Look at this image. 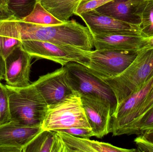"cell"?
Masks as SVG:
<instances>
[{
    "mask_svg": "<svg viewBox=\"0 0 153 152\" xmlns=\"http://www.w3.org/2000/svg\"><path fill=\"white\" fill-rule=\"evenodd\" d=\"M22 40H37L92 51L93 37L87 27L75 20L60 25H37L18 21Z\"/></svg>",
    "mask_w": 153,
    "mask_h": 152,
    "instance_id": "obj_1",
    "label": "cell"
},
{
    "mask_svg": "<svg viewBox=\"0 0 153 152\" xmlns=\"http://www.w3.org/2000/svg\"><path fill=\"white\" fill-rule=\"evenodd\" d=\"M9 95L10 121L27 127H41L48 105L32 84L23 87L5 85Z\"/></svg>",
    "mask_w": 153,
    "mask_h": 152,
    "instance_id": "obj_2",
    "label": "cell"
},
{
    "mask_svg": "<svg viewBox=\"0 0 153 152\" xmlns=\"http://www.w3.org/2000/svg\"><path fill=\"white\" fill-rule=\"evenodd\" d=\"M153 77V48L141 49L130 66L117 76L104 80L114 92L118 107ZM117 107V108H118Z\"/></svg>",
    "mask_w": 153,
    "mask_h": 152,
    "instance_id": "obj_3",
    "label": "cell"
},
{
    "mask_svg": "<svg viewBox=\"0 0 153 152\" xmlns=\"http://www.w3.org/2000/svg\"><path fill=\"white\" fill-rule=\"evenodd\" d=\"M64 67L73 91L80 96H94L108 102L111 106L113 117L117 109V101L107 82L81 63L72 62Z\"/></svg>",
    "mask_w": 153,
    "mask_h": 152,
    "instance_id": "obj_4",
    "label": "cell"
},
{
    "mask_svg": "<svg viewBox=\"0 0 153 152\" xmlns=\"http://www.w3.org/2000/svg\"><path fill=\"white\" fill-rule=\"evenodd\" d=\"M41 128L43 130H50L71 128L91 129L81 96L75 93L60 102L48 106Z\"/></svg>",
    "mask_w": 153,
    "mask_h": 152,
    "instance_id": "obj_5",
    "label": "cell"
},
{
    "mask_svg": "<svg viewBox=\"0 0 153 152\" xmlns=\"http://www.w3.org/2000/svg\"><path fill=\"white\" fill-rule=\"evenodd\" d=\"M138 51L108 49L88 51L89 62L85 66L102 79L112 78L130 66Z\"/></svg>",
    "mask_w": 153,
    "mask_h": 152,
    "instance_id": "obj_6",
    "label": "cell"
},
{
    "mask_svg": "<svg viewBox=\"0 0 153 152\" xmlns=\"http://www.w3.org/2000/svg\"><path fill=\"white\" fill-rule=\"evenodd\" d=\"M22 46L32 57L53 61L64 66L70 62L86 66L88 51L79 48L37 40H22Z\"/></svg>",
    "mask_w": 153,
    "mask_h": 152,
    "instance_id": "obj_7",
    "label": "cell"
},
{
    "mask_svg": "<svg viewBox=\"0 0 153 152\" xmlns=\"http://www.w3.org/2000/svg\"><path fill=\"white\" fill-rule=\"evenodd\" d=\"M31 84L48 106L56 104L75 93L69 83L64 66L39 77Z\"/></svg>",
    "mask_w": 153,
    "mask_h": 152,
    "instance_id": "obj_8",
    "label": "cell"
},
{
    "mask_svg": "<svg viewBox=\"0 0 153 152\" xmlns=\"http://www.w3.org/2000/svg\"><path fill=\"white\" fill-rule=\"evenodd\" d=\"M82 104L94 137L102 138L110 133L112 109L108 102L92 96H81Z\"/></svg>",
    "mask_w": 153,
    "mask_h": 152,
    "instance_id": "obj_9",
    "label": "cell"
},
{
    "mask_svg": "<svg viewBox=\"0 0 153 152\" xmlns=\"http://www.w3.org/2000/svg\"><path fill=\"white\" fill-rule=\"evenodd\" d=\"M32 58L21 45L15 48L5 58L4 79L7 85L12 87H23L30 84Z\"/></svg>",
    "mask_w": 153,
    "mask_h": 152,
    "instance_id": "obj_10",
    "label": "cell"
},
{
    "mask_svg": "<svg viewBox=\"0 0 153 152\" xmlns=\"http://www.w3.org/2000/svg\"><path fill=\"white\" fill-rule=\"evenodd\" d=\"M92 35L126 34L140 35V28L124 21L101 14L95 10L79 14Z\"/></svg>",
    "mask_w": 153,
    "mask_h": 152,
    "instance_id": "obj_11",
    "label": "cell"
},
{
    "mask_svg": "<svg viewBox=\"0 0 153 152\" xmlns=\"http://www.w3.org/2000/svg\"><path fill=\"white\" fill-rule=\"evenodd\" d=\"M149 0H112L95 9L97 12L139 27Z\"/></svg>",
    "mask_w": 153,
    "mask_h": 152,
    "instance_id": "obj_12",
    "label": "cell"
},
{
    "mask_svg": "<svg viewBox=\"0 0 153 152\" xmlns=\"http://www.w3.org/2000/svg\"><path fill=\"white\" fill-rule=\"evenodd\" d=\"M41 127L20 126L12 121L0 125V145L22 150L40 132Z\"/></svg>",
    "mask_w": 153,
    "mask_h": 152,
    "instance_id": "obj_13",
    "label": "cell"
},
{
    "mask_svg": "<svg viewBox=\"0 0 153 152\" xmlns=\"http://www.w3.org/2000/svg\"><path fill=\"white\" fill-rule=\"evenodd\" d=\"M95 50L138 51L144 38L140 35L126 34H102L92 35Z\"/></svg>",
    "mask_w": 153,
    "mask_h": 152,
    "instance_id": "obj_14",
    "label": "cell"
},
{
    "mask_svg": "<svg viewBox=\"0 0 153 152\" xmlns=\"http://www.w3.org/2000/svg\"><path fill=\"white\" fill-rule=\"evenodd\" d=\"M66 146V152H135V149H126L116 147L108 143L76 137L58 132Z\"/></svg>",
    "mask_w": 153,
    "mask_h": 152,
    "instance_id": "obj_15",
    "label": "cell"
},
{
    "mask_svg": "<svg viewBox=\"0 0 153 152\" xmlns=\"http://www.w3.org/2000/svg\"><path fill=\"white\" fill-rule=\"evenodd\" d=\"M23 152H66V149L58 131L43 130L24 147Z\"/></svg>",
    "mask_w": 153,
    "mask_h": 152,
    "instance_id": "obj_16",
    "label": "cell"
},
{
    "mask_svg": "<svg viewBox=\"0 0 153 152\" xmlns=\"http://www.w3.org/2000/svg\"><path fill=\"white\" fill-rule=\"evenodd\" d=\"M21 45L22 40L18 21H0V54L5 59L15 48Z\"/></svg>",
    "mask_w": 153,
    "mask_h": 152,
    "instance_id": "obj_17",
    "label": "cell"
},
{
    "mask_svg": "<svg viewBox=\"0 0 153 152\" xmlns=\"http://www.w3.org/2000/svg\"><path fill=\"white\" fill-rule=\"evenodd\" d=\"M82 0H38L43 7L56 18L63 22L74 14Z\"/></svg>",
    "mask_w": 153,
    "mask_h": 152,
    "instance_id": "obj_18",
    "label": "cell"
},
{
    "mask_svg": "<svg viewBox=\"0 0 153 152\" xmlns=\"http://www.w3.org/2000/svg\"><path fill=\"white\" fill-rule=\"evenodd\" d=\"M153 129V105L136 119L111 133L113 136L122 135H139Z\"/></svg>",
    "mask_w": 153,
    "mask_h": 152,
    "instance_id": "obj_19",
    "label": "cell"
},
{
    "mask_svg": "<svg viewBox=\"0 0 153 152\" xmlns=\"http://www.w3.org/2000/svg\"><path fill=\"white\" fill-rule=\"evenodd\" d=\"M21 21L43 26L60 25L65 22L56 18L39 2L32 12Z\"/></svg>",
    "mask_w": 153,
    "mask_h": 152,
    "instance_id": "obj_20",
    "label": "cell"
},
{
    "mask_svg": "<svg viewBox=\"0 0 153 152\" xmlns=\"http://www.w3.org/2000/svg\"><path fill=\"white\" fill-rule=\"evenodd\" d=\"M38 0H7V8L15 19L20 21L28 16Z\"/></svg>",
    "mask_w": 153,
    "mask_h": 152,
    "instance_id": "obj_21",
    "label": "cell"
},
{
    "mask_svg": "<svg viewBox=\"0 0 153 152\" xmlns=\"http://www.w3.org/2000/svg\"><path fill=\"white\" fill-rule=\"evenodd\" d=\"M140 35L143 38L153 37V0H149L141 18Z\"/></svg>",
    "mask_w": 153,
    "mask_h": 152,
    "instance_id": "obj_22",
    "label": "cell"
},
{
    "mask_svg": "<svg viewBox=\"0 0 153 152\" xmlns=\"http://www.w3.org/2000/svg\"><path fill=\"white\" fill-rule=\"evenodd\" d=\"M10 121L9 95L6 85L0 83V125Z\"/></svg>",
    "mask_w": 153,
    "mask_h": 152,
    "instance_id": "obj_23",
    "label": "cell"
},
{
    "mask_svg": "<svg viewBox=\"0 0 153 152\" xmlns=\"http://www.w3.org/2000/svg\"><path fill=\"white\" fill-rule=\"evenodd\" d=\"M112 0H88L82 1L77 7L74 15L78 16L82 12L95 10Z\"/></svg>",
    "mask_w": 153,
    "mask_h": 152,
    "instance_id": "obj_24",
    "label": "cell"
},
{
    "mask_svg": "<svg viewBox=\"0 0 153 152\" xmlns=\"http://www.w3.org/2000/svg\"><path fill=\"white\" fill-rule=\"evenodd\" d=\"M55 131L66 133L74 136L82 138H90L91 137L94 136L91 129L85 128H71L58 129Z\"/></svg>",
    "mask_w": 153,
    "mask_h": 152,
    "instance_id": "obj_25",
    "label": "cell"
},
{
    "mask_svg": "<svg viewBox=\"0 0 153 152\" xmlns=\"http://www.w3.org/2000/svg\"><path fill=\"white\" fill-rule=\"evenodd\" d=\"M152 105H153V86L148 95L146 98L143 103V104L138 111L135 114L131 122L134 121V120L136 119L138 117L141 116L142 114H143Z\"/></svg>",
    "mask_w": 153,
    "mask_h": 152,
    "instance_id": "obj_26",
    "label": "cell"
},
{
    "mask_svg": "<svg viewBox=\"0 0 153 152\" xmlns=\"http://www.w3.org/2000/svg\"><path fill=\"white\" fill-rule=\"evenodd\" d=\"M134 142L136 145L137 151L153 152V145L145 141L140 136L135 138Z\"/></svg>",
    "mask_w": 153,
    "mask_h": 152,
    "instance_id": "obj_27",
    "label": "cell"
},
{
    "mask_svg": "<svg viewBox=\"0 0 153 152\" xmlns=\"http://www.w3.org/2000/svg\"><path fill=\"white\" fill-rule=\"evenodd\" d=\"M14 19L15 18L13 14L8 9L0 5V21Z\"/></svg>",
    "mask_w": 153,
    "mask_h": 152,
    "instance_id": "obj_28",
    "label": "cell"
},
{
    "mask_svg": "<svg viewBox=\"0 0 153 152\" xmlns=\"http://www.w3.org/2000/svg\"><path fill=\"white\" fill-rule=\"evenodd\" d=\"M141 138L153 145V129L145 132L140 136Z\"/></svg>",
    "mask_w": 153,
    "mask_h": 152,
    "instance_id": "obj_29",
    "label": "cell"
},
{
    "mask_svg": "<svg viewBox=\"0 0 153 152\" xmlns=\"http://www.w3.org/2000/svg\"><path fill=\"white\" fill-rule=\"evenodd\" d=\"M5 73V59L0 54V81L4 79Z\"/></svg>",
    "mask_w": 153,
    "mask_h": 152,
    "instance_id": "obj_30",
    "label": "cell"
},
{
    "mask_svg": "<svg viewBox=\"0 0 153 152\" xmlns=\"http://www.w3.org/2000/svg\"><path fill=\"white\" fill-rule=\"evenodd\" d=\"M150 48H153V37L149 38H144L140 50Z\"/></svg>",
    "mask_w": 153,
    "mask_h": 152,
    "instance_id": "obj_31",
    "label": "cell"
},
{
    "mask_svg": "<svg viewBox=\"0 0 153 152\" xmlns=\"http://www.w3.org/2000/svg\"><path fill=\"white\" fill-rule=\"evenodd\" d=\"M0 152H22V150L12 146L0 145Z\"/></svg>",
    "mask_w": 153,
    "mask_h": 152,
    "instance_id": "obj_32",
    "label": "cell"
},
{
    "mask_svg": "<svg viewBox=\"0 0 153 152\" xmlns=\"http://www.w3.org/2000/svg\"><path fill=\"white\" fill-rule=\"evenodd\" d=\"M7 0H0V5L7 8Z\"/></svg>",
    "mask_w": 153,
    "mask_h": 152,
    "instance_id": "obj_33",
    "label": "cell"
},
{
    "mask_svg": "<svg viewBox=\"0 0 153 152\" xmlns=\"http://www.w3.org/2000/svg\"><path fill=\"white\" fill-rule=\"evenodd\" d=\"M88 1V0H82V1Z\"/></svg>",
    "mask_w": 153,
    "mask_h": 152,
    "instance_id": "obj_34",
    "label": "cell"
}]
</instances>
